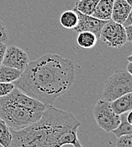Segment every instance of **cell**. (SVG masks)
<instances>
[{
	"label": "cell",
	"mask_w": 132,
	"mask_h": 147,
	"mask_svg": "<svg viewBox=\"0 0 132 147\" xmlns=\"http://www.w3.org/2000/svg\"><path fill=\"white\" fill-rule=\"evenodd\" d=\"M74 80L75 66L72 60L47 53L29 62L14 84L30 97L51 107L58 97L67 92Z\"/></svg>",
	"instance_id": "obj_1"
},
{
	"label": "cell",
	"mask_w": 132,
	"mask_h": 147,
	"mask_svg": "<svg viewBox=\"0 0 132 147\" xmlns=\"http://www.w3.org/2000/svg\"><path fill=\"white\" fill-rule=\"evenodd\" d=\"M81 123L73 113L47 107L41 118L29 126L12 130V141L8 147H62L81 145L77 129Z\"/></svg>",
	"instance_id": "obj_2"
},
{
	"label": "cell",
	"mask_w": 132,
	"mask_h": 147,
	"mask_svg": "<svg viewBox=\"0 0 132 147\" xmlns=\"http://www.w3.org/2000/svg\"><path fill=\"white\" fill-rule=\"evenodd\" d=\"M47 106L15 87L0 97V118L12 130H20L38 121Z\"/></svg>",
	"instance_id": "obj_3"
},
{
	"label": "cell",
	"mask_w": 132,
	"mask_h": 147,
	"mask_svg": "<svg viewBox=\"0 0 132 147\" xmlns=\"http://www.w3.org/2000/svg\"><path fill=\"white\" fill-rule=\"evenodd\" d=\"M130 92H132L131 75L127 70L119 69L106 80L102 92V99L111 102Z\"/></svg>",
	"instance_id": "obj_4"
},
{
	"label": "cell",
	"mask_w": 132,
	"mask_h": 147,
	"mask_svg": "<svg viewBox=\"0 0 132 147\" xmlns=\"http://www.w3.org/2000/svg\"><path fill=\"white\" fill-rule=\"evenodd\" d=\"M93 112L97 124L105 132H112L120 123V116L113 111L111 104L108 101L103 99L98 101Z\"/></svg>",
	"instance_id": "obj_5"
},
{
	"label": "cell",
	"mask_w": 132,
	"mask_h": 147,
	"mask_svg": "<svg viewBox=\"0 0 132 147\" xmlns=\"http://www.w3.org/2000/svg\"><path fill=\"white\" fill-rule=\"evenodd\" d=\"M99 38L104 44L115 48L122 47L127 42V36L125 26L113 21L112 20H108L103 26L100 31Z\"/></svg>",
	"instance_id": "obj_6"
},
{
	"label": "cell",
	"mask_w": 132,
	"mask_h": 147,
	"mask_svg": "<svg viewBox=\"0 0 132 147\" xmlns=\"http://www.w3.org/2000/svg\"><path fill=\"white\" fill-rule=\"evenodd\" d=\"M28 54L20 47L11 45L7 47L2 65L9 66L23 72L29 63Z\"/></svg>",
	"instance_id": "obj_7"
},
{
	"label": "cell",
	"mask_w": 132,
	"mask_h": 147,
	"mask_svg": "<svg viewBox=\"0 0 132 147\" xmlns=\"http://www.w3.org/2000/svg\"><path fill=\"white\" fill-rule=\"evenodd\" d=\"M75 11L77 14L78 23H77V26L74 29H73L74 32L79 33L82 31H90V32L94 33L97 36V37H99L100 31L108 20H99L97 18L93 17L92 15H83L77 10H75Z\"/></svg>",
	"instance_id": "obj_8"
},
{
	"label": "cell",
	"mask_w": 132,
	"mask_h": 147,
	"mask_svg": "<svg viewBox=\"0 0 132 147\" xmlns=\"http://www.w3.org/2000/svg\"><path fill=\"white\" fill-rule=\"evenodd\" d=\"M131 7L125 0H115L111 20L116 23L123 25L131 11Z\"/></svg>",
	"instance_id": "obj_9"
},
{
	"label": "cell",
	"mask_w": 132,
	"mask_h": 147,
	"mask_svg": "<svg viewBox=\"0 0 132 147\" xmlns=\"http://www.w3.org/2000/svg\"><path fill=\"white\" fill-rule=\"evenodd\" d=\"M115 0H99L92 16L102 20H110Z\"/></svg>",
	"instance_id": "obj_10"
},
{
	"label": "cell",
	"mask_w": 132,
	"mask_h": 147,
	"mask_svg": "<svg viewBox=\"0 0 132 147\" xmlns=\"http://www.w3.org/2000/svg\"><path fill=\"white\" fill-rule=\"evenodd\" d=\"M110 104H111V107H112L113 111L118 115H120L122 113L131 111L132 92L121 96L120 97L111 102Z\"/></svg>",
	"instance_id": "obj_11"
},
{
	"label": "cell",
	"mask_w": 132,
	"mask_h": 147,
	"mask_svg": "<svg viewBox=\"0 0 132 147\" xmlns=\"http://www.w3.org/2000/svg\"><path fill=\"white\" fill-rule=\"evenodd\" d=\"M97 36L90 31H82L78 33L77 37V42L79 47L84 49H91L97 44Z\"/></svg>",
	"instance_id": "obj_12"
},
{
	"label": "cell",
	"mask_w": 132,
	"mask_h": 147,
	"mask_svg": "<svg viewBox=\"0 0 132 147\" xmlns=\"http://www.w3.org/2000/svg\"><path fill=\"white\" fill-rule=\"evenodd\" d=\"M22 72L14 68L1 65L0 66V82L14 83L20 76Z\"/></svg>",
	"instance_id": "obj_13"
},
{
	"label": "cell",
	"mask_w": 132,
	"mask_h": 147,
	"mask_svg": "<svg viewBox=\"0 0 132 147\" xmlns=\"http://www.w3.org/2000/svg\"><path fill=\"white\" fill-rule=\"evenodd\" d=\"M60 23L66 29H74L78 23V17L77 12L74 9L64 11L60 17Z\"/></svg>",
	"instance_id": "obj_14"
},
{
	"label": "cell",
	"mask_w": 132,
	"mask_h": 147,
	"mask_svg": "<svg viewBox=\"0 0 132 147\" xmlns=\"http://www.w3.org/2000/svg\"><path fill=\"white\" fill-rule=\"evenodd\" d=\"M99 0H77L74 9L86 15H92Z\"/></svg>",
	"instance_id": "obj_15"
},
{
	"label": "cell",
	"mask_w": 132,
	"mask_h": 147,
	"mask_svg": "<svg viewBox=\"0 0 132 147\" xmlns=\"http://www.w3.org/2000/svg\"><path fill=\"white\" fill-rule=\"evenodd\" d=\"M12 141L11 129L7 123L0 118V146L8 147Z\"/></svg>",
	"instance_id": "obj_16"
},
{
	"label": "cell",
	"mask_w": 132,
	"mask_h": 147,
	"mask_svg": "<svg viewBox=\"0 0 132 147\" xmlns=\"http://www.w3.org/2000/svg\"><path fill=\"white\" fill-rule=\"evenodd\" d=\"M119 116H120V123H119V124L117 128L112 131V133L117 138L122 136V135L131 134L132 133V125L130 124L126 120V113H122Z\"/></svg>",
	"instance_id": "obj_17"
},
{
	"label": "cell",
	"mask_w": 132,
	"mask_h": 147,
	"mask_svg": "<svg viewBox=\"0 0 132 147\" xmlns=\"http://www.w3.org/2000/svg\"><path fill=\"white\" fill-rule=\"evenodd\" d=\"M116 147H132V133L119 137Z\"/></svg>",
	"instance_id": "obj_18"
},
{
	"label": "cell",
	"mask_w": 132,
	"mask_h": 147,
	"mask_svg": "<svg viewBox=\"0 0 132 147\" xmlns=\"http://www.w3.org/2000/svg\"><path fill=\"white\" fill-rule=\"evenodd\" d=\"M15 86L14 83H5V82H0V97L5 96L8 94H9L14 89Z\"/></svg>",
	"instance_id": "obj_19"
},
{
	"label": "cell",
	"mask_w": 132,
	"mask_h": 147,
	"mask_svg": "<svg viewBox=\"0 0 132 147\" xmlns=\"http://www.w3.org/2000/svg\"><path fill=\"white\" fill-rule=\"evenodd\" d=\"M9 42V31L4 23L0 20V43H7Z\"/></svg>",
	"instance_id": "obj_20"
},
{
	"label": "cell",
	"mask_w": 132,
	"mask_h": 147,
	"mask_svg": "<svg viewBox=\"0 0 132 147\" xmlns=\"http://www.w3.org/2000/svg\"><path fill=\"white\" fill-rule=\"evenodd\" d=\"M6 48H7V46H6L5 43H0V66L2 65Z\"/></svg>",
	"instance_id": "obj_21"
},
{
	"label": "cell",
	"mask_w": 132,
	"mask_h": 147,
	"mask_svg": "<svg viewBox=\"0 0 132 147\" xmlns=\"http://www.w3.org/2000/svg\"><path fill=\"white\" fill-rule=\"evenodd\" d=\"M126 31V36H127V42H132V24L125 27Z\"/></svg>",
	"instance_id": "obj_22"
},
{
	"label": "cell",
	"mask_w": 132,
	"mask_h": 147,
	"mask_svg": "<svg viewBox=\"0 0 132 147\" xmlns=\"http://www.w3.org/2000/svg\"><path fill=\"white\" fill-rule=\"evenodd\" d=\"M131 24H132V8L131 9V11H130V13H129L128 16H127V18H126L125 21L124 22L123 26H124L125 27H126V26H130V25H131Z\"/></svg>",
	"instance_id": "obj_23"
},
{
	"label": "cell",
	"mask_w": 132,
	"mask_h": 147,
	"mask_svg": "<svg viewBox=\"0 0 132 147\" xmlns=\"http://www.w3.org/2000/svg\"><path fill=\"white\" fill-rule=\"evenodd\" d=\"M126 120L130 124L132 125V110L126 113Z\"/></svg>",
	"instance_id": "obj_24"
},
{
	"label": "cell",
	"mask_w": 132,
	"mask_h": 147,
	"mask_svg": "<svg viewBox=\"0 0 132 147\" xmlns=\"http://www.w3.org/2000/svg\"><path fill=\"white\" fill-rule=\"evenodd\" d=\"M127 72L131 75L132 77V63H129L128 65H127V69H126Z\"/></svg>",
	"instance_id": "obj_25"
},
{
	"label": "cell",
	"mask_w": 132,
	"mask_h": 147,
	"mask_svg": "<svg viewBox=\"0 0 132 147\" xmlns=\"http://www.w3.org/2000/svg\"><path fill=\"white\" fill-rule=\"evenodd\" d=\"M127 61L129 62V63H132V54L131 55V56H129L128 58H127Z\"/></svg>",
	"instance_id": "obj_26"
},
{
	"label": "cell",
	"mask_w": 132,
	"mask_h": 147,
	"mask_svg": "<svg viewBox=\"0 0 132 147\" xmlns=\"http://www.w3.org/2000/svg\"><path fill=\"white\" fill-rule=\"evenodd\" d=\"M125 1H126V3L132 8V0H125Z\"/></svg>",
	"instance_id": "obj_27"
}]
</instances>
